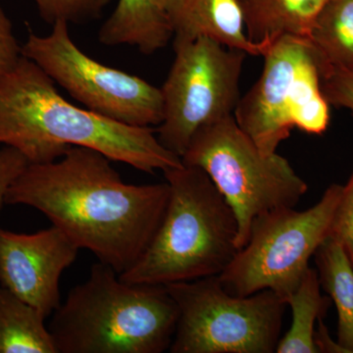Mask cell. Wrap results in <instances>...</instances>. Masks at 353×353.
<instances>
[{
  "label": "cell",
  "mask_w": 353,
  "mask_h": 353,
  "mask_svg": "<svg viewBox=\"0 0 353 353\" xmlns=\"http://www.w3.org/2000/svg\"><path fill=\"white\" fill-rule=\"evenodd\" d=\"M111 162L97 150L72 146L55 161L28 164L7 190L6 204L41 211L79 248L120 275L152 241L170 187L125 183Z\"/></svg>",
  "instance_id": "6da1fadb"
},
{
  "label": "cell",
  "mask_w": 353,
  "mask_h": 353,
  "mask_svg": "<svg viewBox=\"0 0 353 353\" xmlns=\"http://www.w3.org/2000/svg\"><path fill=\"white\" fill-rule=\"evenodd\" d=\"M54 83L23 55L0 76L1 145L15 148L31 164L55 161L72 146H83L145 173L182 166L152 128L129 126L74 105Z\"/></svg>",
  "instance_id": "7a4b0ae2"
},
{
  "label": "cell",
  "mask_w": 353,
  "mask_h": 353,
  "mask_svg": "<svg viewBox=\"0 0 353 353\" xmlns=\"http://www.w3.org/2000/svg\"><path fill=\"white\" fill-rule=\"evenodd\" d=\"M178 317L166 285L124 282L99 261L53 312L48 330L57 353H162Z\"/></svg>",
  "instance_id": "3957f363"
},
{
  "label": "cell",
  "mask_w": 353,
  "mask_h": 353,
  "mask_svg": "<svg viewBox=\"0 0 353 353\" xmlns=\"http://www.w3.org/2000/svg\"><path fill=\"white\" fill-rule=\"evenodd\" d=\"M170 196L163 219L138 261L120 274L131 284L168 285L219 276L239 252L238 221L199 167L163 172Z\"/></svg>",
  "instance_id": "277c9868"
},
{
  "label": "cell",
  "mask_w": 353,
  "mask_h": 353,
  "mask_svg": "<svg viewBox=\"0 0 353 353\" xmlns=\"http://www.w3.org/2000/svg\"><path fill=\"white\" fill-rule=\"evenodd\" d=\"M182 161L205 172L233 210L239 250L248 243L257 216L296 208L308 190L290 162L277 152H261L234 115L199 129Z\"/></svg>",
  "instance_id": "5b68a950"
},
{
  "label": "cell",
  "mask_w": 353,
  "mask_h": 353,
  "mask_svg": "<svg viewBox=\"0 0 353 353\" xmlns=\"http://www.w3.org/2000/svg\"><path fill=\"white\" fill-rule=\"evenodd\" d=\"M256 83L234 112L239 127L264 153L277 152L292 130L321 136L331 122L322 92V63L310 41L282 37L263 54Z\"/></svg>",
  "instance_id": "8992f818"
},
{
  "label": "cell",
  "mask_w": 353,
  "mask_h": 353,
  "mask_svg": "<svg viewBox=\"0 0 353 353\" xmlns=\"http://www.w3.org/2000/svg\"><path fill=\"white\" fill-rule=\"evenodd\" d=\"M178 306L171 353H272L288 303L271 290L229 294L218 276L166 285Z\"/></svg>",
  "instance_id": "52a82bcc"
},
{
  "label": "cell",
  "mask_w": 353,
  "mask_h": 353,
  "mask_svg": "<svg viewBox=\"0 0 353 353\" xmlns=\"http://www.w3.org/2000/svg\"><path fill=\"white\" fill-rule=\"evenodd\" d=\"M341 190L343 185L332 183L307 210L284 208L257 216L248 243L218 276L224 289L239 296L271 290L288 301L329 236Z\"/></svg>",
  "instance_id": "ba28073f"
},
{
  "label": "cell",
  "mask_w": 353,
  "mask_h": 353,
  "mask_svg": "<svg viewBox=\"0 0 353 353\" xmlns=\"http://www.w3.org/2000/svg\"><path fill=\"white\" fill-rule=\"evenodd\" d=\"M173 46L175 59L160 88L163 120L157 134L182 159L199 129L234 115L248 54L206 37Z\"/></svg>",
  "instance_id": "9c48e42d"
},
{
  "label": "cell",
  "mask_w": 353,
  "mask_h": 353,
  "mask_svg": "<svg viewBox=\"0 0 353 353\" xmlns=\"http://www.w3.org/2000/svg\"><path fill=\"white\" fill-rule=\"evenodd\" d=\"M22 55L92 112L134 127L159 126L163 120L160 88L88 57L65 21L54 23L46 36L30 32Z\"/></svg>",
  "instance_id": "30bf717a"
},
{
  "label": "cell",
  "mask_w": 353,
  "mask_h": 353,
  "mask_svg": "<svg viewBox=\"0 0 353 353\" xmlns=\"http://www.w3.org/2000/svg\"><path fill=\"white\" fill-rule=\"evenodd\" d=\"M80 250L53 225L34 234L0 229V287L48 318L61 304L60 278Z\"/></svg>",
  "instance_id": "8fae6325"
},
{
  "label": "cell",
  "mask_w": 353,
  "mask_h": 353,
  "mask_svg": "<svg viewBox=\"0 0 353 353\" xmlns=\"http://www.w3.org/2000/svg\"><path fill=\"white\" fill-rule=\"evenodd\" d=\"M173 43L206 37L252 57H263L272 41L254 43L245 32L240 0H166Z\"/></svg>",
  "instance_id": "7c38bea8"
},
{
  "label": "cell",
  "mask_w": 353,
  "mask_h": 353,
  "mask_svg": "<svg viewBox=\"0 0 353 353\" xmlns=\"http://www.w3.org/2000/svg\"><path fill=\"white\" fill-rule=\"evenodd\" d=\"M172 39L166 0H118L99 32L101 43L134 46L145 55L162 50Z\"/></svg>",
  "instance_id": "4fadbf2b"
},
{
  "label": "cell",
  "mask_w": 353,
  "mask_h": 353,
  "mask_svg": "<svg viewBox=\"0 0 353 353\" xmlns=\"http://www.w3.org/2000/svg\"><path fill=\"white\" fill-rule=\"evenodd\" d=\"M328 0H240L245 32L254 43L282 37L308 39Z\"/></svg>",
  "instance_id": "5bb4252c"
},
{
  "label": "cell",
  "mask_w": 353,
  "mask_h": 353,
  "mask_svg": "<svg viewBox=\"0 0 353 353\" xmlns=\"http://www.w3.org/2000/svg\"><path fill=\"white\" fill-rule=\"evenodd\" d=\"M321 289L338 313V340L343 353H353V266L340 241L329 234L314 254Z\"/></svg>",
  "instance_id": "9a60e30c"
},
{
  "label": "cell",
  "mask_w": 353,
  "mask_h": 353,
  "mask_svg": "<svg viewBox=\"0 0 353 353\" xmlns=\"http://www.w3.org/2000/svg\"><path fill=\"white\" fill-rule=\"evenodd\" d=\"M44 317L0 287V353H57Z\"/></svg>",
  "instance_id": "2e32d148"
},
{
  "label": "cell",
  "mask_w": 353,
  "mask_h": 353,
  "mask_svg": "<svg viewBox=\"0 0 353 353\" xmlns=\"http://www.w3.org/2000/svg\"><path fill=\"white\" fill-rule=\"evenodd\" d=\"M322 77L334 70L353 71V0H328L311 32Z\"/></svg>",
  "instance_id": "e0dca14e"
},
{
  "label": "cell",
  "mask_w": 353,
  "mask_h": 353,
  "mask_svg": "<svg viewBox=\"0 0 353 353\" xmlns=\"http://www.w3.org/2000/svg\"><path fill=\"white\" fill-rule=\"evenodd\" d=\"M287 303L292 309V322L289 331L280 339L276 352L318 353L314 341L316 322L324 318L331 299L322 296L316 269L309 267Z\"/></svg>",
  "instance_id": "ac0fdd59"
},
{
  "label": "cell",
  "mask_w": 353,
  "mask_h": 353,
  "mask_svg": "<svg viewBox=\"0 0 353 353\" xmlns=\"http://www.w3.org/2000/svg\"><path fill=\"white\" fill-rule=\"evenodd\" d=\"M39 15L52 26L57 21L83 24L97 19L111 0H34Z\"/></svg>",
  "instance_id": "d6986e66"
},
{
  "label": "cell",
  "mask_w": 353,
  "mask_h": 353,
  "mask_svg": "<svg viewBox=\"0 0 353 353\" xmlns=\"http://www.w3.org/2000/svg\"><path fill=\"white\" fill-rule=\"evenodd\" d=\"M329 234L340 241L353 266V172L343 185Z\"/></svg>",
  "instance_id": "ffe728a7"
},
{
  "label": "cell",
  "mask_w": 353,
  "mask_h": 353,
  "mask_svg": "<svg viewBox=\"0 0 353 353\" xmlns=\"http://www.w3.org/2000/svg\"><path fill=\"white\" fill-rule=\"evenodd\" d=\"M322 92L330 104L353 114V71L334 70L322 77Z\"/></svg>",
  "instance_id": "44dd1931"
},
{
  "label": "cell",
  "mask_w": 353,
  "mask_h": 353,
  "mask_svg": "<svg viewBox=\"0 0 353 353\" xmlns=\"http://www.w3.org/2000/svg\"><path fill=\"white\" fill-rule=\"evenodd\" d=\"M22 57V46L18 43L12 23L0 4V76L17 64Z\"/></svg>",
  "instance_id": "7402d4cb"
},
{
  "label": "cell",
  "mask_w": 353,
  "mask_h": 353,
  "mask_svg": "<svg viewBox=\"0 0 353 353\" xmlns=\"http://www.w3.org/2000/svg\"><path fill=\"white\" fill-rule=\"evenodd\" d=\"M29 164L27 158L11 146L0 148V210L6 204L7 190Z\"/></svg>",
  "instance_id": "603a6c76"
},
{
  "label": "cell",
  "mask_w": 353,
  "mask_h": 353,
  "mask_svg": "<svg viewBox=\"0 0 353 353\" xmlns=\"http://www.w3.org/2000/svg\"><path fill=\"white\" fill-rule=\"evenodd\" d=\"M318 328L315 331L314 341L318 353L319 352H338L343 353L339 343L332 340L328 330L323 323V319L318 320Z\"/></svg>",
  "instance_id": "cb8c5ba5"
}]
</instances>
